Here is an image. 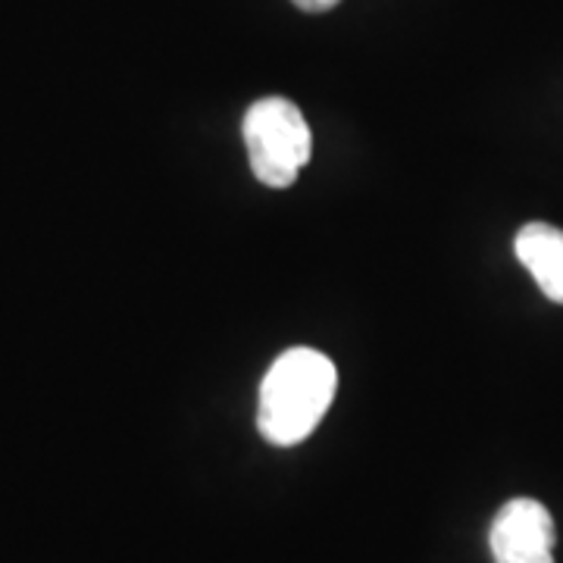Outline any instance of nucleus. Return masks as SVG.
<instances>
[{
  "label": "nucleus",
  "mask_w": 563,
  "mask_h": 563,
  "mask_svg": "<svg viewBox=\"0 0 563 563\" xmlns=\"http://www.w3.org/2000/svg\"><path fill=\"white\" fill-rule=\"evenodd\" d=\"M339 373L313 347H291L269 366L261 385L257 429L269 444H301L335 398Z\"/></svg>",
  "instance_id": "obj_1"
},
{
  "label": "nucleus",
  "mask_w": 563,
  "mask_h": 563,
  "mask_svg": "<svg viewBox=\"0 0 563 563\" xmlns=\"http://www.w3.org/2000/svg\"><path fill=\"white\" fill-rule=\"evenodd\" d=\"M244 144L257 181L266 188H288L310 161V125L288 98H263L244 113Z\"/></svg>",
  "instance_id": "obj_2"
},
{
  "label": "nucleus",
  "mask_w": 563,
  "mask_h": 563,
  "mask_svg": "<svg viewBox=\"0 0 563 563\" xmlns=\"http://www.w3.org/2000/svg\"><path fill=\"white\" fill-rule=\"evenodd\" d=\"M488 544L495 563H554V520L536 498H514L498 510Z\"/></svg>",
  "instance_id": "obj_3"
},
{
  "label": "nucleus",
  "mask_w": 563,
  "mask_h": 563,
  "mask_svg": "<svg viewBox=\"0 0 563 563\" xmlns=\"http://www.w3.org/2000/svg\"><path fill=\"white\" fill-rule=\"evenodd\" d=\"M517 257L539 282L548 301L563 303V232L548 222H529L517 232Z\"/></svg>",
  "instance_id": "obj_4"
},
{
  "label": "nucleus",
  "mask_w": 563,
  "mask_h": 563,
  "mask_svg": "<svg viewBox=\"0 0 563 563\" xmlns=\"http://www.w3.org/2000/svg\"><path fill=\"white\" fill-rule=\"evenodd\" d=\"M298 10L303 13H325V10H332V7H339L342 0H291Z\"/></svg>",
  "instance_id": "obj_5"
}]
</instances>
